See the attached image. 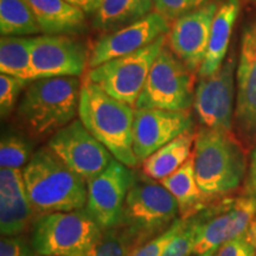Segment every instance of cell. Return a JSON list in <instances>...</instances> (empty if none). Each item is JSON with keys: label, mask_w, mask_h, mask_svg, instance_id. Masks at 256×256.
Segmentation results:
<instances>
[{"label": "cell", "mask_w": 256, "mask_h": 256, "mask_svg": "<svg viewBox=\"0 0 256 256\" xmlns=\"http://www.w3.org/2000/svg\"><path fill=\"white\" fill-rule=\"evenodd\" d=\"M192 156L197 183L210 203L241 186L247 162L242 142L232 132L200 127Z\"/></svg>", "instance_id": "obj_1"}, {"label": "cell", "mask_w": 256, "mask_h": 256, "mask_svg": "<svg viewBox=\"0 0 256 256\" xmlns=\"http://www.w3.org/2000/svg\"><path fill=\"white\" fill-rule=\"evenodd\" d=\"M23 178L32 209L43 216L84 209L87 182L72 172L49 147L34 153L24 166Z\"/></svg>", "instance_id": "obj_2"}, {"label": "cell", "mask_w": 256, "mask_h": 256, "mask_svg": "<svg viewBox=\"0 0 256 256\" xmlns=\"http://www.w3.org/2000/svg\"><path fill=\"white\" fill-rule=\"evenodd\" d=\"M82 82L75 76L28 82L18 102L17 118L32 138L43 139L75 120Z\"/></svg>", "instance_id": "obj_3"}, {"label": "cell", "mask_w": 256, "mask_h": 256, "mask_svg": "<svg viewBox=\"0 0 256 256\" xmlns=\"http://www.w3.org/2000/svg\"><path fill=\"white\" fill-rule=\"evenodd\" d=\"M136 110L95 86L82 81L78 116L96 139L128 168L139 165L133 148V124Z\"/></svg>", "instance_id": "obj_4"}, {"label": "cell", "mask_w": 256, "mask_h": 256, "mask_svg": "<svg viewBox=\"0 0 256 256\" xmlns=\"http://www.w3.org/2000/svg\"><path fill=\"white\" fill-rule=\"evenodd\" d=\"M102 229L84 209L52 212L34 222L31 246L37 255L70 256L87 254Z\"/></svg>", "instance_id": "obj_5"}, {"label": "cell", "mask_w": 256, "mask_h": 256, "mask_svg": "<svg viewBox=\"0 0 256 256\" xmlns=\"http://www.w3.org/2000/svg\"><path fill=\"white\" fill-rule=\"evenodd\" d=\"M194 74L165 46L153 63L134 107L190 112L194 107Z\"/></svg>", "instance_id": "obj_6"}, {"label": "cell", "mask_w": 256, "mask_h": 256, "mask_svg": "<svg viewBox=\"0 0 256 256\" xmlns=\"http://www.w3.org/2000/svg\"><path fill=\"white\" fill-rule=\"evenodd\" d=\"M192 255L216 252L224 243L243 235L256 218V198L246 194L211 202L197 215Z\"/></svg>", "instance_id": "obj_7"}, {"label": "cell", "mask_w": 256, "mask_h": 256, "mask_svg": "<svg viewBox=\"0 0 256 256\" xmlns=\"http://www.w3.org/2000/svg\"><path fill=\"white\" fill-rule=\"evenodd\" d=\"M176 198L162 183L151 178L136 179L128 191L120 224L147 242L177 220Z\"/></svg>", "instance_id": "obj_8"}, {"label": "cell", "mask_w": 256, "mask_h": 256, "mask_svg": "<svg viewBox=\"0 0 256 256\" xmlns=\"http://www.w3.org/2000/svg\"><path fill=\"white\" fill-rule=\"evenodd\" d=\"M166 40L168 37L165 34L136 52L89 69L83 80L94 83L106 94L124 104L136 106L145 87L150 70L160 51L166 46Z\"/></svg>", "instance_id": "obj_9"}, {"label": "cell", "mask_w": 256, "mask_h": 256, "mask_svg": "<svg viewBox=\"0 0 256 256\" xmlns=\"http://www.w3.org/2000/svg\"><path fill=\"white\" fill-rule=\"evenodd\" d=\"M238 60L235 54H230L218 72L198 78L194 88V110L202 127L232 132Z\"/></svg>", "instance_id": "obj_10"}, {"label": "cell", "mask_w": 256, "mask_h": 256, "mask_svg": "<svg viewBox=\"0 0 256 256\" xmlns=\"http://www.w3.org/2000/svg\"><path fill=\"white\" fill-rule=\"evenodd\" d=\"M46 146L87 183L104 172L114 159L80 119L72 121L50 136Z\"/></svg>", "instance_id": "obj_11"}, {"label": "cell", "mask_w": 256, "mask_h": 256, "mask_svg": "<svg viewBox=\"0 0 256 256\" xmlns=\"http://www.w3.org/2000/svg\"><path fill=\"white\" fill-rule=\"evenodd\" d=\"M90 51L70 34H42L34 37L28 81L50 78H78L89 66Z\"/></svg>", "instance_id": "obj_12"}, {"label": "cell", "mask_w": 256, "mask_h": 256, "mask_svg": "<svg viewBox=\"0 0 256 256\" xmlns=\"http://www.w3.org/2000/svg\"><path fill=\"white\" fill-rule=\"evenodd\" d=\"M136 179L130 168L114 158L104 172L87 183L86 210L102 230L120 224L128 191Z\"/></svg>", "instance_id": "obj_13"}, {"label": "cell", "mask_w": 256, "mask_h": 256, "mask_svg": "<svg viewBox=\"0 0 256 256\" xmlns=\"http://www.w3.org/2000/svg\"><path fill=\"white\" fill-rule=\"evenodd\" d=\"M236 107L234 128L247 146L256 145V19L246 26L236 69Z\"/></svg>", "instance_id": "obj_14"}, {"label": "cell", "mask_w": 256, "mask_h": 256, "mask_svg": "<svg viewBox=\"0 0 256 256\" xmlns=\"http://www.w3.org/2000/svg\"><path fill=\"white\" fill-rule=\"evenodd\" d=\"M171 23L156 11L115 31L106 32L95 42L89 57V69L108 60L130 55L168 34Z\"/></svg>", "instance_id": "obj_15"}, {"label": "cell", "mask_w": 256, "mask_h": 256, "mask_svg": "<svg viewBox=\"0 0 256 256\" xmlns=\"http://www.w3.org/2000/svg\"><path fill=\"white\" fill-rule=\"evenodd\" d=\"M218 8L216 2L176 19L166 34V46L191 72L198 74L209 46L211 26Z\"/></svg>", "instance_id": "obj_16"}, {"label": "cell", "mask_w": 256, "mask_h": 256, "mask_svg": "<svg viewBox=\"0 0 256 256\" xmlns=\"http://www.w3.org/2000/svg\"><path fill=\"white\" fill-rule=\"evenodd\" d=\"M194 130L190 112L136 108L133 148L139 162L186 130Z\"/></svg>", "instance_id": "obj_17"}, {"label": "cell", "mask_w": 256, "mask_h": 256, "mask_svg": "<svg viewBox=\"0 0 256 256\" xmlns=\"http://www.w3.org/2000/svg\"><path fill=\"white\" fill-rule=\"evenodd\" d=\"M34 211L28 200L19 168L0 171V232L2 236H18L28 228Z\"/></svg>", "instance_id": "obj_18"}, {"label": "cell", "mask_w": 256, "mask_h": 256, "mask_svg": "<svg viewBox=\"0 0 256 256\" xmlns=\"http://www.w3.org/2000/svg\"><path fill=\"white\" fill-rule=\"evenodd\" d=\"M241 2L240 0H224L218 5L214 18L209 40V46L202 63L198 78L214 75L223 66L228 55L230 37H232L234 25L238 20Z\"/></svg>", "instance_id": "obj_19"}, {"label": "cell", "mask_w": 256, "mask_h": 256, "mask_svg": "<svg viewBox=\"0 0 256 256\" xmlns=\"http://www.w3.org/2000/svg\"><path fill=\"white\" fill-rule=\"evenodd\" d=\"M43 34H76L87 26V14L64 0H25Z\"/></svg>", "instance_id": "obj_20"}, {"label": "cell", "mask_w": 256, "mask_h": 256, "mask_svg": "<svg viewBox=\"0 0 256 256\" xmlns=\"http://www.w3.org/2000/svg\"><path fill=\"white\" fill-rule=\"evenodd\" d=\"M160 183L171 192L177 200L182 220L191 218L210 204L197 183L192 156L177 171L162 179Z\"/></svg>", "instance_id": "obj_21"}, {"label": "cell", "mask_w": 256, "mask_h": 256, "mask_svg": "<svg viewBox=\"0 0 256 256\" xmlns=\"http://www.w3.org/2000/svg\"><path fill=\"white\" fill-rule=\"evenodd\" d=\"M196 134L194 130H186L144 160V174L147 178L160 182L177 171L192 156Z\"/></svg>", "instance_id": "obj_22"}, {"label": "cell", "mask_w": 256, "mask_h": 256, "mask_svg": "<svg viewBox=\"0 0 256 256\" xmlns=\"http://www.w3.org/2000/svg\"><path fill=\"white\" fill-rule=\"evenodd\" d=\"M154 11V0H104L92 16V26L110 32L132 24Z\"/></svg>", "instance_id": "obj_23"}, {"label": "cell", "mask_w": 256, "mask_h": 256, "mask_svg": "<svg viewBox=\"0 0 256 256\" xmlns=\"http://www.w3.org/2000/svg\"><path fill=\"white\" fill-rule=\"evenodd\" d=\"M0 34L2 37H31L42 34L25 0H0Z\"/></svg>", "instance_id": "obj_24"}, {"label": "cell", "mask_w": 256, "mask_h": 256, "mask_svg": "<svg viewBox=\"0 0 256 256\" xmlns=\"http://www.w3.org/2000/svg\"><path fill=\"white\" fill-rule=\"evenodd\" d=\"M34 37H2L0 72L6 75L30 78L31 54Z\"/></svg>", "instance_id": "obj_25"}, {"label": "cell", "mask_w": 256, "mask_h": 256, "mask_svg": "<svg viewBox=\"0 0 256 256\" xmlns=\"http://www.w3.org/2000/svg\"><path fill=\"white\" fill-rule=\"evenodd\" d=\"M146 243L127 226L119 224L102 230L100 238L89 249L87 256H132L140 246Z\"/></svg>", "instance_id": "obj_26"}, {"label": "cell", "mask_w": 256, "mask_h": 256, "mask_svg": "<svg viewBox=\"0 0 256 256\" xmlns=\"http://www.w3.org/2000/svg\"><path fill=\"white\" fill-rule=\"evenodd\" d=\"M32 148V142L25 134L14 130H4L0 142V166L20 170L34 156Z\"/></svg>", "instance_id": "obj_27"}, {"label": "cell", "mask_w": 256, "mask_h": 256, "mask_svg": "<svg viewBox=\"0 0 256 256\" xmlns=\"http://www.w3.org/2000/svg\"><path fill=\"white\" fill-rule=\"evenodd\" d=\"M197 234V217L185 220L183 228L170 241L162 256H191Z\"/></svg>", "instance_id": "obj_28"}, {"label": "cell", "mask_w": 256, "mask_h": 256, "mask_svg": "<svg viewBox=\"0 0 256 256\" xmlns=\"http://www.w3.org/2000/svg\"><path fill=\"white\" fill-rule=\"evenodd\" d=\"M28 84L26 80L6 74L0 75V114L2 119L8 118L14 112L19 95Z\"/></svg>", "instance_id": "obj_29"}, {"label": "cell", "mask_w": 256, "mask_h": 256, "mask_svg": "<svg viewBox=\"0 0 256 256\" xmlns=\"http://www.w3.org/2000/svg\"><path fill=\"white\" fill-rule=\"evenodd\" d=\"M211 2L212 0H154V11L172 24L182 16L194 11Z\"/></svg>", "instance_id": "obj_30"}, {"label": "cell", "mask_w": 256, "mask_h": 256, "mask_svg": "<svg viewBox=\"0 0 256 256\" xmlns=\"http://www.w3.org/2000/svg\"><path fill=\"white\" fill-rule=\"evenodd\" d=\"M184 223V220L178 218L168 230H165L164 232L159 234L156 238L148 240V241L144 243L142 246H140V247L134 252V254L132 256H162L166 246H168L170 241L177 235L179 230L183 228Z\"/></svg>", "instance_id": "obj_31"}, {"label": "cell", "mask_w": 256, "mask_h": 256, "mask_svg": "<svg viewBox=\"0 0 256 256\" xmlns=\"http://www.w3.org/2000/svg\"><path fill=\"white\" fill-rule=\"evenodd\" d=\"M216 256H256L250 232L248 230L238 238L224 243L217 250Z\"/></svg>", "instance_id": "obj_32"}, {"label": "cell", "mask_w": 256, "mask_h": 256, "mask_svg": "<svg viewBox=\"0 0 256 256\" xmlns=\"http://www.w3.org/2000/svg\"><path fill=\"white\" fill-rule=\"evenodd\" d=\"M34 248L18 236H2L0 241V256H34Z\"/></svg>", "instance_id": "obj_33"}, {"label": "cell", "mask_w": 256, "mask_h": 256, "mask_svg": "<svg viewBox=\"0 0 256 256\" xmlns=\"http://www.w3.org/2000/svg\"><path fill=\"white\" fill-rule=\"evenodd\" d=\"M64 2H66L87 16H94L100 8L104 0H64Z\"/></svg>", "instance_id": "obj_34"}, {"label": "cell", "mask_w": 256, "mask_h": 256, "mask_svg": "<svg viewBox=\"0 0 256 256\" xmlns=\"http://www.w3.org/2000/svg\"><path fill=\"white\" fill-rule=\"evenodd\" d=\"M247 194L256 198V145L252 147L249 160L248 178H247Z\"/></svg>", "instance_id": "obj_35"}, {"label": "cell", "mask_w": 256, "mask_h": 256, "mask_svg": "<svg viewBox=\"0 0 256 256\" xmlns=\"http://www.w3.org/2000/svg\"><path fill=\"white\" fill-rule=\"evenodd\" d=\"M249 232H250L252 243H254V247H255V255H256V218L254 220V222H252V226H250V229H249Z\"/></svg>", "instance_id": "obj_36"}, {"label": "cell", "mask_w": 256, "mask_h": 256, "mask_svg": "<svg viewBox=\"0 0 256 256\" xmlns=\"http://www.w3.org/2000/svg\"><path fill=\"white\" fill-rule=\"evenodd\" d=\"M216 252H208V254H203V255H194V256H216Z\"/></svg>", "instance_id": "obj_37"}, {"label": "cell", "mask_w": 256, "mask_h": 256, "mask_svg": "<svg viewBox=\"0 0 256 256\" xmlns=\"http://www.w3.org/2000/svg\"><path fill=\"white\" fill-rule=\"evenodd\" d=\"M38 256H44V255H38ZM70 256H87V254H78V255H70Z\"/></svg>", "instance_id": "obj_38"}, {"label": "cell", "mask_w": 256, "mask_h": 256, "mask_svg": "<svg viewBox=\"0 0 256 256\" xmlns=\"http://www.w3.org/2000/svg\"><path fill=\"white\" fill-rule=\"evenodd\" d=\"M246 2H252V4L256 5V0H246Z\"/></svg>", "instance_id": "obj_39"}]
</instances>
